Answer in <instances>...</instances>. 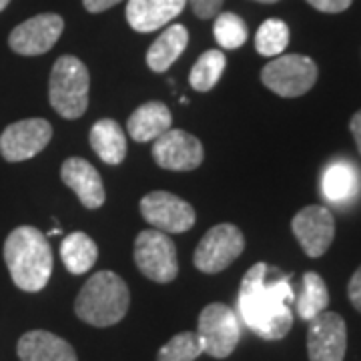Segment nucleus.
<instances>
[{
    "mask_svg": "<svg viewBox=\"0 0 361 361\" xmlns=\"http://www.w3.org/2000/svg\"><path fill=\"white\" fill-rule=\"evenodd\" d=\"M293 301L291 277L281 273L271 277L267 263H255L241 279L237 310L241 322L255 336L265 341H277L283 339L293 325Z\"/></svg>",
    "mask_w": 361,
    "mask_h": 361,
    "instance_id": "1",
    "label": "nucleus"
},
{
    "mask_svg": "<svg viewBox=\"0 0 361 361\" xmlns=\"http://www.w3.org/2000/svg\"><path fill=\"white\" fill-rule=\"evenodd\" d=\"M4 261L14 285L26 293H37L44 289L54 265L47 235L30 225L16 227L6 237Z\"/></svg>",
    "mask_w": 361,
    "mask_h": 361,
    "instance_id": "2",
    "label": "nucleus"
},
{
    "mask_svg": "<svg viewBox=\"0 0 361 361\" xmlns=\"http://www.w3.org/2000/svg\"><path fill=\"white\" fill-rule=\"evenodd\" d=\"M129 303V287L123 277L113 271H99L78 291L75 313L92 327H109L127 315Z\"/></svg>",
    "mask_w": 361,
    "mask_h": 361,
    "instance_id": "3",
    "label": "nucleus"
},
{
    "mask_svg": "<svg viewBox=\"0 0 361 361\" xmlns=\"http://www.w3.org/2000/svg\"><path fill=\"white\" fill-rule=\"evenodd\" d=\"M89 68L77 56H61L51 71L49 101L51 106L68 121L82 116L89 109Z\"/></svg>",
    "mask_w": 361,
    "mask_h": 361,
    "instance_id": "4",
    "label": "nucleus"
},
{
    "mask_svg": "<svg viewBox=\"0 0 361 361\" xmlns=\"http://www.w3.org/2000/svg\"><path fill=\"white\" fill-rule=\"evenodd\" d=\"M197 337L203 353L215 360H225L239 345L241 322L231 307L223 303H211L199 315Z\"/></svg>",
    "mask_w": 361,
    "mask_h": 361,
    "instance_id": "5",
    "label": "nucleus"
},
{
    "mask_svg": "<svg viewBox=\"0 0 361 361\" xmlns=\"http://www.w3.org/2000/svg\"><path fill=\"white\" fill-rule=\"evenodd\" d=\"M261 80L271 92L283 99H297L313 89L317 65L305 54H283L263 66Z\"/></svg>",
    "mask_w": 361,
    "mask_h": 361,
    "instance_id": "6",
    "label": "nucleus"
},
{
    "mask_svg": "<svg viewBox=\"0 0 361 361\" xmlns=\"http://www.w3.org/2000/svg\"><path fill=\"white\" fill-rule=\"evenodd\" d=\"M135 263L145 277L155 283H171L179 275L177 249L167 233L147 229L135 241Z\"/></svg>",
    "mask_w": 361,
    "mask_h": 361,
    "instance_id": "7",
    "label": "nucleus"
},
{
    "mask_svg": "<svg viewBox=\"0 0 361 361\" xmlns=\"http://www.w3.org/2000/svg\"><path fill=\"white\" fill-rule=\"evenodd\" d=\"M245 251V237L239 227L221 223L205 233L193 255L195 267L203 273H221Z\"/></svg>",
    "mask_w": 361,
    "mask_h": 361,
    "instance_id": "8",
    "label": "nucleus"
},
{
    "mask_svg": "<svg viewBox=\"0 0 361 361\" xmlns=\"http://www.w3.org/2000/svg\"><path fill=\"white\" fill-rule=\"evenodd\" d=\"M52 127L44 118H25L8 125L0 135V155L8 163L37 157L51 142Z\"/></svg>",
    "mask_w": 361,
    "mask_h": 361,
    "instance_id": "9",
    "label": "nucleus"
},
{
    "mask_svg": "<svg viewBox=\"0 0 361 361\" xmlns=\"http://www.w3.org/2000/svg\"><path fill=\"white\" fill-rule=\"evenodd\" d=\"M142 219L163 233H185L195 225V209L180 197L153 191L141 199Z\"/></svg>",
    "mask_w": 361,
    "mask_h": 361,
    "instance_id": "10",
    "label": "nucleus"
},
{
    "mask_svg": "<svg viewBox=\"0 0 361 361\" xmlns=\"http://www.w3.org/2000/svg\"><path fill=\"white\" fill-rule=\"evenodd\" d=\"M348 349V327L339 313L323 311L310 322L307 355L311 361H343Z\"/></svg>",
    "mask_w": 361,
    "mask_h": 361,
    "instance_id": "11",
    "label": "nucleus"
},
{
    "mask_svg": "<svg viewBox=\"0 0 361 361\" xmlns=\"http://www.w3.org/2000/svg\"><path fill=\"white\" fill-rule=\"evenodd\" d=\"M65 20L59 14H37L18 25L8 37V44L16 54L23 56H39L49 52L61 39Z\"/></svg>",
    "mask_w": 361,
    "mask_h": 361,
    "instance_id": "12",
    "label": "nucleus"
},
{
    "mask_svg": "<svg viewBox=\"0 0 361 361\" xmlns=\"http://www.w3.org/2000/svg\"><path fill=\"white\" fill-rule=\"evenodd\" d=\"M293 235L307 257H322L336 237V221L329 209L310 205L301 209L291 221Z\"/></svg>",
    "mask_w": 361,
    "mask_h": 361,
    "instance_id": "13",
    "label": "nucleus"
},
{
    "mask_svg": "<svg viewBox=\"0 0 361 361\" xmlns=\"http://www.w3.org/2000/svg\"><path fill=\"white\" fill-rule=\"evenodd\" d=\"M203 145L187 130L169 129L153 142V159L167 171H193L203 163Z\"/></svg>",
    "mask_w": 361,
    "mask_h": 361,
    "instance_id": "14",
    "label": "nucleus"
},
{
    "mask_svg": "<svg viewBox=\"0 0 361 361\" xmlns=\"http://www.w3.org/2000/svg\"><path fill=\"white\" fill-rule=\"evenodd\" d=\"M61 179L73 189L78 201L87 209H99L104 205V185L99 171L87 159L71 157L61 167Z\"/></svg>",
    "mask_w": 361,
    "mask_h": 361,
    "instance_id": "15",
    "label": "nucleus"
},
{
    "mask_svg": "<svg viewBox=\"0 0 361 361\" xmlns=\"http://www.w3.org/2000/svg\"><path fill=\"white\" fill-rule=\"evenodd\" d=\"M187 0H129L127 20L137 32H153L177 18Z\"/></svg>",
    "mask_w": 361,
    "mask_h": 361,
    "instance_id": "16",
    "label": "nucleus"
},
{
    "mask_svg": "<svg viewBox=\"0 0 361 361\" xmlns=\"http://www.w3.org/2000/svg\"><path fill=\"white\" fill-rule=\"evenodd\" d=\"M16 353L20 361H78L68 341L42 329L28 331L20 337Z\"/></svg>",
    "mask_w": 361,
    "mask_h": 361,
    "instance_id": "17",
    "label": "nucleus"
},
{
    "mask_svg": "<svg viewBox=\"0 0 361 361\" xmlns=\"http://www.w3.org/2000/svg\"><path fill=\"white\" fill-rule=\"evenodd\" d=\"M361 189V175L349 161H334L325 169L322 179V191L325 199L334 205L351 203Z\"/></svg>",
    "mask_w": 361,
    "mask_h": 361,
    "instance_id": "18",
    "label": "nucleus"
},
{
    "mask_svg": "<svg viewBox=\"0 0 361 361\" xmlns=\"http://www.w3.org/2000/svg\"><path fill=\"white\" fill-rule=\"evenodd\" d=\"M173 125V116L167 104L151 101L141 104L127 121V130L133 137V141L149 142L159 139L163 133H167Z\"/></svg>",
    "mask_w": 361,
    "mask_h": 361,
    "instance_id": "19",
    "label": "nucleus"
},
{
    "mask_svg": "<svg viewBox=\"0 0 361 361\" xmlns=\"http://www.w3.org/2000/svg\"><path fill=\"white\" fill-rule=\"evenodd\" d=\"M89 142L99 159L111 167L121 165L127 157V137L113 118L97 121L89 133Z\"/></svg>",
    "mask_w": 361,
    "mask_h": 361,
    "instance_id": "20",
    "label": "nucleus"
},
{
    "mask_svg": "<svg viewBox=\"0 0 361 361\" xmlns=\"http://www.w3.org/2000/svg\"><path fill=\"white\" fill-rule=\"evenodd\" d=\"M189 32L183 25H171L147 51V65L153 73H165L187 49Z\"/></svg>",
    "mask_w": 361,
    "mask_h": 361,
    "instance_id": "21",
    "label": "nucleus"
},
{
    "mask_svg": "<svg viewBox=\"0 0 361 361\" xmlns=\"http://www.w3.org/2000/svg\"><path fill=\"white\" fill-rule=\"evenodd\" d=\"M61 257H63L66 269L73 275H82L97 263L99 249L87 233L75 231L65 237V241L61 245Z\"/></svg>",
    "mask_w": 361,
    "mask_h": 361,
    "instance_id": "22",
    "label": "nucleus"
},
{
    "mask_svg": "<svg viewBox=\"0 0 361 361\" xmlns=\"http://www.w3.org/2000/svg\"><path fill=\"white\" fill-rule=\"evenodd\" d=\"M327 305H329V291L322 275H317L315 271H307L303 275L301 291L295 299L297 315L305 322H311L313 317H317L327 310Z\"/></svg>",
    "mask_w": 361,
    "mask_h": 361,
    "instance_id": "23",
    "label": "nucleus"
},
{
    "mask_svg": "<svg viewBox=\"0 0 361 361\" xmlns=\"http://www.w3.org/2000/svg\"><path fill=\"white\" fill-rule=\"evenodd\" d=\"M227 66V59L221 51H207L199 56L189 75V82L195 90L207 92L219 82L221 75Z\"/></svg>",
    "mask_w": 361,
    "mask_h": 361,
    "instance_id": "24",
    "label": "nucleus"
},
{
    "mask_svg": "<svg viewBox=\"0 0 361 361\" xmlns=\"http://www.w3.org/2000/svg\"><path fill=\"white\" fill-rule=\"evenodd\" d=\"M289 44V26L279 18H267L255 35V49L263 56H279Z\"/></svg>",
    "mask_w": 361,
    "mask_h": 361,
    "instance_id": "25",
    "label": "nucleus"
},
{
    "mask_svg": "<svg viewBox=\"0 0 361 361\" xmlns=\"http://www.w3.org/2000/svg\"><path fill=\"white\" fill-rule=\"evenodd\" d=\"M215 39L219 42L223 49L233 51L243 47L247 40V25L241 16H237L235 13H221L215 18V26H213Z\"/></svg>",
    "mask_w": 361,
    "mask_h": 361,
    "instance_id": "26",
    "label": "nucleus"
},
{
    "mask_svg": "<svg viewBox=\"0 0 361 361\" xmlns=\"http://www.w3.org/2000/svg\"><path fill=\"white\" fill-rule=\"evenodd\" d=\"M203 353L199 337L193 331H183L169 339L163 348L159 349L157 361H195Z\"/></svg>",
    "mask_w": 361,
    "mask_h": 361,
    "instance_id": "27",
    "label": "nucleus"
},
{
    "mask_svg": "<svg viewBox=\"0 0 361 361\" xmlns=\"http://www.w3.org/2000/svg\"><path fill=\"white\" fill-rule=\"evenodd\" d=\"M187 2H191V8H193L195 16L207 20V18H213V16L219 14L221 6H223L225 0H187Z\"/></svg>",
    "mask_w": 361,
    "mask_h": 361,
    "instance_id": "28",
    "label": "nucleus"
},
{
    "mask_svg": "<svg viewBox=\"0 0 361 361\" xmlns=\"http://www.w3.org/2000/svg\"><path fill=\"white\" fill-rule=\"evenodd\" d=\"M307 2H310L313 8L322 11V13L336 14L348 11L353 0H307Z\"/></svg>",
    "mask_w": 361,
    "mask_h": 361,
    "instance_id": "29",
    "label": "nucleus"
},
{
    "mask_svg": "<svg viewBox=\"0 0 361 361\" xmlns=\"http://www.w3.org/2000/svg\"><path fill=\"white\" fill-rule=\"evenodd\" d=\"M348 293L351 305L361 313V267L351 275V279H349L348 285Z\"/></svg>",
    "mask_w": 361,
    "mask_h": 361,
    "instance_id": "30",
    "label": "nucleus"
},
{
    "mask_svg": "<svg viewBox=\"0 0 361 361\" xmlns=\"http://www.w3.org/2000/svg\"><path fill=\"white\" fill-rule=\"evenodd\" d=\"M118 2H123V0H82V4L89 13H104Z\"/></svg>",
    "mask_w": 361,
    "mask_h": 361,
    "instance_id": "31",
    "label": "nucleus"
},
{
    "mask_svg": "<svg viewBox=\"0 0 361 361\" xmlns=\"http://www.w3.org/2000/svg\"><path fill=\"white\" fill-rule=\"evenodd\" d=\"M349 129H351V135H353V139H355V145H357V151H360V153H361V111H357L355 115L351 116Z\"/></svg>",
    "mask_w": 361,
    "mask_h": 361,
    "instance_id": "32",
    "label": "nucleus"
},
{
    "mask_svg": "<svg viewBox=\"0 0 361 361\" xmlns=\"http://www.w3.org/2000/svg\"><path fill=\"white\" fill-rule=\"evenodd\" d=\"M8 4H11V0H0V13H2Z\"/></svg>",
    "mask_w": 361,
    "mask_h": 361,
    "instance_id": "33",
    "label": "nucleus"
},
{
    "mask_svg": "<svg viewBox=\"0 0 361 361\" xmlns=\"http://www.w3.org/2000/svg\"><path fill=\"white\" fill-rule=\"evenodd\" d=\"M255 2H263V4H273V2H279V0H255Z\"/></svg>",
    "mask_w": 361,
    "mask_h": 361,
    "instance_id": "34",
    "label": "nucleus"
}]
</instances>
